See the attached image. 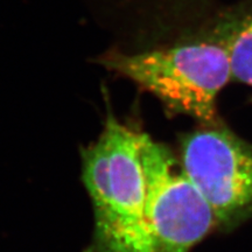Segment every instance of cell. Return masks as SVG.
<instances>
[{
    "label": "cell",
    "instance_id": "obj_6",
    "mask_svg": "<svg viewBox=\"0 0 252 252\" xmlns=\"http://www.w3.org/2000/svg\"><path fill=\"white\" fill-rule=\"evenodd\" d=\"M248 23H249V24H250V25H251V26H252V18L250 19V20H249V21H248Z\"/></svg>",
    "mask_w": 252,
    "mask_h": 252
},
{
    "label": "cell",
    "instance_id": "obj_3",
    "mask_svg": "<svg viewBox=\"0 0 252 252\" xmlns=\"http://www.w3.org/2000/svg\"><path fill=\"white\" fill-rule=\"evenodd\" d=\"M141 162L151 252H189L217 226L212 207L171 150L146 133Z\"/></svg>",
    "mask_w": 252,
    "mask_h": 252
},
{
    "label": "cell",
    "instance_id": "obj_5",
    "mask_svg": "<svg viewBox=\"0 0 252 252\" xmlns=\"http://www.w3.org/2000/svg\"><path fill=\"white\" fill-rule=\"evenodd\" d=\"M229 60L231 80L252 87V26L249 23L229 40Z\"/></svg>",
    "mask_w": 252,
    "mask_h": 252
},
{
    "label": "cell",
    "instance_id": "obj_1",
    "mask_svg": "<svg viewBox=\"0 0 252 252\" xmlns=\"http://www.w3.org/2000/svg\"><path fill=\"white\" fill-rule=\"evenodd\" d=\"M144 135L110 113L97 140L82 151L83 181L94 208L89 252H151Z\"/></svg>",
    "mask_w": 252,
    "mask_h": 252
},
{
    "label": "cell",
    "instance_id": "obj_2",
    "mask_svg": "<svg viewBox=\"0 0 252 252\" xmlns=\"http://www.w3.org/2000/svg\"><path fill=\"white\" fill-rule=\"evenodd\" d=\"M229 40L198 41L138 54L112 53L103 64L153 94L169 111L212 124L217 121V97L231 80Z\"/></svg>",
    "mask_w": 252,
    "mask_h": 252
},
{
    "label": "cell",
    "instance_id": "obj_4",
    "mask_svg": "<svg viewBox=\"0 0 252 252\" xmlns=\"http://www.w3.org/2000/svg\"><path fill=\"white\" fill-rule=\"evenodd\" d=\"M181 139V166L224 231L252 217V144L219 122Z\"/></svg>",
    "mask_w": 252,
    "mask_h": 252
}]
</instances>
